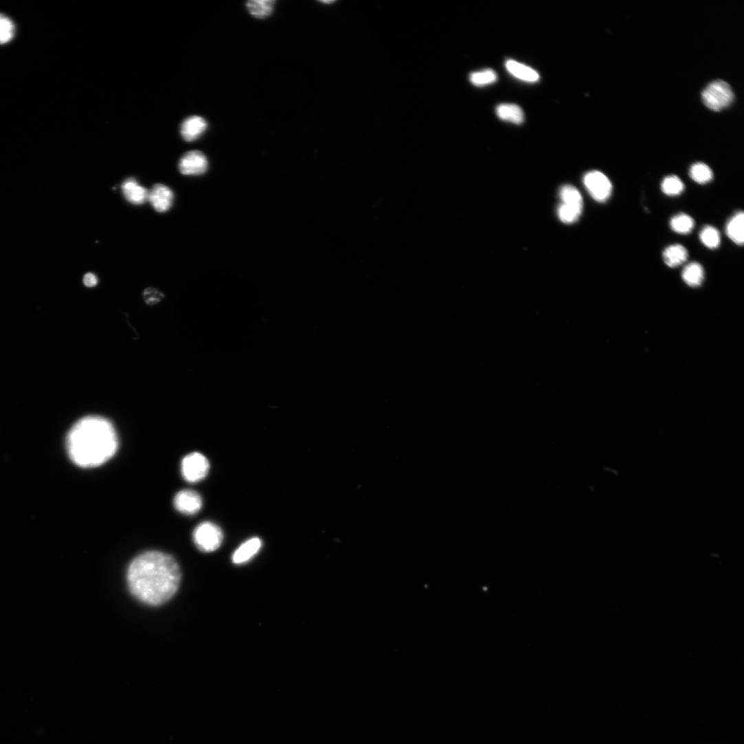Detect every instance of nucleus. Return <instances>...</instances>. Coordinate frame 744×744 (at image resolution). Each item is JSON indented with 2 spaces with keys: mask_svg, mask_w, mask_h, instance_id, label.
I'll return each instance as SVG.
<instances>
[{
  "mask_svg": "<svg viewBox=\"0 0 744 744\" xmlns=\"http://www.w3.org/2000/svg\"><path fill=\"white\" fill-rule=\"evenodd\" d=\"M146 303L149 305H155L160 303L164 297L162 292L153 287L146 289L143 294Z\"/></svg>",
  "mask_w": 744,
  "mask_h": 744,
  "instance_id": "bb28decb",
  "label": "nucleus"
},
{
  "mask_svg": "<svg viewBox=\"0 0 744 744\" xmlns=\"http://www.w3.org/2000/svg\"><path fill=\"white\" fill-rule=\"evenodd\" d=\"M261 547L262 541L259 538H252L246 540L234 553L233 562L241 565L250 561L259 553Z\"/></svg>",
  "mask_w": 744,
  "mask_h": 744,
  "instance_id": "f8f14e48",
  "label": "nucleus"
},
{
  "mask_svg": "<svg viewBox=\"0 0 744 744\" xmlns=\"http://www.w3.org/2000/svg\"><path fill=\"white\" fill-rule=\"evenodd\" d=\"M122 190L126 199L132 204L141 205L148 200L149 191L133 178L126 180Z\"/></svg>",
  "mask_w": 744,
  "mask_h": 744,
  "instance_id": "9b49d317",
  "label": "nucleus"
},
{
  "mask_svg": "<svg viewBox=\"0 0 744 744\" xmlns=\"http://www.w3.org/2000/svg\"><path fill=\"white\" fill-rule=\"evenodd\" d=\"M670 226L674 232L678 234H687L693 230L694 221L689 215L681 213L671 219Z\"/></svg>",
  "mask_w": 744,
  "mask_h": 744,
  "instance_id": "aec40b11",
  "label": "nucleus"
},
{
  "mask_svg": "<svg viewBox=\"0 0 744 744\" xmlns=\"http://www.w3.org/2000/svg\"><path fill=\"white\" fill-rule=\"evenodd\" d=\"M560 197L562 204L582 212V197L576 188L570 185L562 186L560 190Z\"/></svg>",
  "mask_w": 744,
  "mask_h": 744,
  "instance_id": "a211bd4d",
  "label": "nucleus"
},
{
  "mask_svg": "<svg viewBox=\"0 0 744 744\" xmlns=\"http://www.w3.org/2000/svg\"><path fill=\"white\" fill-rule=\"evenodd\" d=\"M498 117L506 122L521 124L524 121V113L518 106L511 104H503L496 108Z\"/></svg>",
  "mask_w": 744,
  "mask_h": 744,
  "instance_id": "dca6fc26",
  "label": "nucleus"
},
{
  "mask_svg": "<svg viewBox=\"0 0 744 744\" xmlns=\"http://www.w3.org/2000/svg\"><path fill=\"white\" fill-rule=\"evenodd\" d=\"M582 211L561 204L558 208V215L560 221L567 224H571L577 221Z\"/></svg>",
  "mask_w": 744,
  "mask_h": 744,
  "instance_id": "a878e982",
  "label": "nucleus"
},
{
  "mask_svg": "<svg viewBox=\"0 0 744 744\" xmlns=\"http://www.w3.org/2000/svg\"><path fill=\"white\" fill-rule=\"evenodd\" d=\"M194 542L197 547L204 552L217 551L223 541L221 529L211 522L199 524L193 533Z\"/></svg>",
  "mask_w": 744,
  "mask_h": 744,
  "instance_id": "20e7f679",
  "label": "nucleus"
},
{
  "mask_svg": "<svg viewBox=\"0 0 744 744\" xmlns=\"http://www.w3.org/2000/svg\"><path fill=\"white\" fill-rule=\"evenodd\" d=\"M208 160L200 151H193L186 153L179 164L180 173L184 175H200L206 172Z\"/></svg>",
  "mask_w": 744,
  "mask_h": 744,
  "instance_id": "0eeeda50",
  "label": "nucleus"
},
{
  "mask_svg": "<svg viewBox=\"0 0 744 744\" xmlns=\"http://www.w3.org/2000/svg\"><path fill=\"white\" fill-rule=\"evenodd\" d=\"M208 127L206 121L199 116L187 118L181 127V134L186 142L197 140L206 131Z\"/></svg>",
  "mask_w": 744,
  "mask_h": 744,
  "instance_id": "9d476101",
  "label": "nucleus"
},
{
  "mask_svg": "<svg viewBox=\"0 0 744 744\" xmlns=\"http://www.w3.org/2000/svg\"><path fill=\"white\" fill-rule=\"evenodd\" d=\"M174 199L173 191L163 184H156L149 193L148 200L159 212H165L172 206Z\"/></svg>",
  "mask_w": 744,
  "mask_h": 744,
  "instance_id": "1a4fd4ad",
  "label": "nucleus"
},
{
  "mask_svg": "<svg viewBox=\"0 0 744 744\" xmlns=\"http://www.w3.org/2000/svg\"><path fill=\"white\" fill-rule=\"evenodd\" d=\"M505 67L510 74L523 81L536 83L540 79L539 74L535 70L514 61H507Z\"/></svg>",
  "mask_w": 744,
  "mask_h": 744,
  "instance_id": "4468645a",
  "label": "nucleus"
},
{
  "mask_svg": "<svg viewBox=\"0 0 744 744\" xmlns=\"http://www.w3.org/2000/svg\"><path fill=\"white\" fill-rule=\"evenodd\" d=\"M209 470V461L202 454L191 453L182 461V474L189 483H195L202 481L206 477Z\"/></svg>",
  "mask_w": 744,
  "mask_h": 744,
  "instance_id": "39448f33",
  "label": "nucleus"
},
{
  "mask_svg": "<svg viewBox=\"0 0 744 744\" xmlns=\"http://www.w3.org/2000/svg\"><path fill=\"white\" fill-rule=\"evenodd\" d=\"M683 281L689 286L695 287L701 285L704 279L702 266L696 262L688 264L682 271Z\"/></svg>",
  "mask_w": 744,
  "mask_h": 744,
  "instance_id": "f3484780",
  "label": "nucleus"
},
{
  "mask_svg": "<svg viewBox=\"0 0 744 744\" xmlns=\"http://www.w3.org/2000/svg\"><path fill=\"white\" fill-rule=\"evenodd\" d=\"M691 179L697 184H705L713 178V173L711 168L706 164L701 162L693 164L690 168Z\"/></svg>",
  "mask_w": 744,
  "mask_h": 744,
  "instance_id": "412c9836",
  "label": "nucleus"
},
{
  "mask_svg": "<svg viewBox=\"0 0 744 744\" xmlns=\"http://www.w3.org/2000/svg\"><path fill=\"white\" fill-rule=\"evenodd\" d=\"M687 250L681 245L675 244L667 247L663 252L665 263L670 267H677L688 259Z\"/></svg>",
  "mask_w": 744,
  "mask_h": 744,
  "instance_id": "2eb2a0df",
  "label": "nucleus"
},
{
  "mask_svg": "<svg viewBox=\"0 0 744 744\" xmlns=\"http://www.w3.org/2000/svg\"><path fill=\"white\" fill-rule=\"evenodd\" d=\"M684 190V185L681 179L675 175L668 176L661 183L662 192L670 197L680 195Z\"/></svg>",
  "mask_w": 744,
  "mask_h": 744,
  "instance_id": "4be33fe9",
  "label": "nucleus"
},
{
  "mask_svg": "<svg viewBox=\"0 0 744 744\" xmlns=\"http://www.w3.org/2000/svg\"><path fill=\"white\" fill-rule=\"evenodd\" d=\"M584 184L590 195L599 203L606 202L611 197L613 186L609 178L597 171H590L584 177Z\"/></svg>",
  "mask_w": 744,
  "mask_h": 744,
  "instance_id": "423d86ee",
  "label": "nucleus"
},
{
  "mask_svg": "<svg viewBox=\"0 0 744 744\" xmlns=\"http://www.w3.org/2000/svg\"><path fill=\"white\" fill-rule=\"evenodd\" d=\"M274 0H252L246 3L249 12L256 19H265L273 12Z\"/></svg>",
  "mask_w": 744,
  "mask_h": 744,
  "instance_id": "6ab92c4d",
  "label": "nucleus"
},
{
  "mask_svg": "<svg viewBox=\"0 0 744 744\" xmlns=\"http://www.w3.org/2000/svg\"><path fill=\"white\" fill-rule=\"evenodd\" d=\"M699 237L702 243L710 249L718 248L721 242L719 232L710 226H705L701 230Z\"/></svg>",
  "mask_w": 744,
  "mask_h": 744,
  "instance_id": "5701e85b",
  "label": "nucleus"
},
{
  "mask_svg": "<svg viewBox=\"0 0 744 744\" xmlns=\"http://www.w3.org/2000/svg\"><path fill=\"white\" fill-rule=\"evenodd\" d=\"M174 505L179 512L186 515H194L202 508L203 501L197 492L186 490L179 492L176 495Z\"/></svg>",
  "mask_w": 744,
  "mask_h": 744,
  "instance_id": "6e6552de",
  "label": "nucleus"
},
{
  "mask_svg": "<svg viewBox=\"0 0 744 744\" xmlns=\"http://www.w3.org/2000/svg\"><path fill=\"white\" fill-rule=\"evenodd\" d=\"M744 214L742 211L736 212L727 222L725 232L727 237L736 245H742L744 242Z\"/></svg>",
  "mask_w": 744,
  "mask_h": 744,
  "instance_id": "ddd939ff",
  "label": "nucleus"
},
{
  "mask_svg": "<svg viewBox=\"0 0 744 744\" xmlns=\"http://www.w3.org/2000/svg\"><path fill=\"white\" fill-rule=\"evenodd\" d=\"M127 580L131 593L151 606L162 605L177 591L181 571L176 560L160 551L141 554L131 563Z\"/></svg>",
  "mask_w": 744,
  "mask_h": 744,
  "instance_id": "f257e3e1",
  "label": "nucleus"
},
{
  "mask_svg": "<svg viewBox=\"0 0 744 744\" xmlns=\"http://www.w3.org/2000/svg\"><path fill=\"white\" fill-rule=\"evenodd\" d=\"M701 98L704 105L710 110L720 111L729 107L734 100L730 86L724 81L710 83L703 91Z\"/></svg>",
  "mask_w": 744,
  "mask_h": 744,
  "instance_id": "7ed1b4c3",
  "label": "nucleus"
},
{
  "mask_svg": "<svg viewBox=\"0 0 744 744\" xmlns=\"http://www.w3.org/2000/svg\"><path fill=\"white\" fill-rule=\"evenodd\" d=\"M497 75L492 69L474 72L470 75V82L477 87H484L496 82Z\"/></svg>",
  "mask_w": 744,
  "mask_h": 744,
  "instance_id": "393cba45",
  "label": "nucleus"
},
{
  "mask_svg": "<svg viewBox=\"0 0 744 744\" xmlns=\"http://www.w3.org/2000/svg\"><path fill=\"white\" fill-rule=\"evenodd\" d=\"M118 446L113 425L100 417H87L72 428L67 437L71 459L82 468L99 466L116 454Z\"/></svg>",
  "mask_w": 744,
  "mask_h": 744,
  "instance_id": "f03ea898",
  "label": "nucleus"
},
{
  "mask_svg": "<svg viewBox=\"0 0 744 744\" xmlns=\"http://www.w3.org/2000/svg\"><path fill=\"white\" fill-rule=\"evenodd\" d=\"M16 28L12 21L0 14V45L10 43L14 37Z\"/></svg>",
  "mask_w": 744,
  "mask_h": 744,
  "instance_id": "b1692460",
  "label": "nucleus"
},
{
  "mask_svg": "<svg viewBox=\"0 0 744 744\" xmlns=\"http://www.w3.org/2000/svg\"><path fill=\"white\" fill-rule=\"evenodd\" d=\"M83 281L87 287H93L97 285L98 279L94 274L87 273L84 276Z\"/></svg>",
  "mask_w": 744,
  "mask_h": 744,
  "instance_id": "cd10ccee",
  "label": "nucleus"
}]
</instances>
